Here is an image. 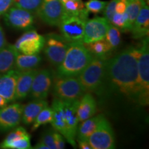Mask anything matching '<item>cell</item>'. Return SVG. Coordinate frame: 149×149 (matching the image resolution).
<instances>
[{
	"mask_svg": "<svg viewBox=\"0 0 149 149\" xmlns=\"http://www.w3.org/2000/svg\"><path fill=\"white\" fill-rule=\"evenodd\" d=\"M140 53V47L130 46L107 59L104 91L108 88L112 93L138 103V59Z\"/></svg>",
	"mask_w": 149,
	"mask_h": 149,
	"instance_id": "1",
	"label": "cell"
},
{
	"mask_svg": "<svg viewBox=\"0 0 149 149\" xmlns=\"http://www.w3.org/2000/svg\"><path fill=\"white\" fill-rule=\"evenodd\" d=\"M93 57V55L82 42L70 43L64 59L57 66L56 77H77Z\"/></svg>",
	"mask_w": 149,
	"mask_h": 149,
	"instance_id": "2",
	"label": "cell"
},
{
	"mask_svg": "<svg viewBox=\"0 0 149 149\" xmlns=\"http://www.w3.org/2000/svg\"><path fill=\"white\" fill-rule=\"evenodd\" d=\"M107 57H95L79 75L77 76L84 93H103L107 72Z\"/></svg>",
	"mask_w": 149,
	"mask_h": 149,
	"instance_id": "3",
	"label": "cell"
},
{
	"mask_svg": "<svg viewBox=\"0 0 149 149\" xmlns=\"http://www.w3.org/2000/svg\"><path fill=\"white\" fill-rule=\"evenodd\" d=\"M140 55L138 59L139 99L138 104L147 106L149 103V46L148 36L143 39L140 45Z\"/></svg>",
	"mask_w": 149,
	"mask_h": 149,
	"instance_id": "4",
	"label": "cell"
},
{
	"mask_svg": "<svg viewBox=\"0 0 149 149\" xmlns=\"http://www.w3.org/2000/svg\"><path fill=\"white\" fill-rule=\"evenodd\" d=\"M88 11L84 9L79 15H67L58 26L62 36L68 42H82L85 24L88 20Z\"/></svg>",
	"mask_w": 149,
	"mask_h": 149,
	"instance_id": "5",
	"label": "cell"
},
{
	"mask_svg": "<svg viewBox=\"0 0 149 149\" xmlns=\"http://www.w3.org/2000/svg\"><path fill=\"white\" fill-rule=\"evenodd\" d=\"M53 91L56 98L66 101L80 100L85 93L77 77H56Z\"/></svg>",
	"mask_w": 149,
	"mask_h": 149,
	"instance_id": "6",
	"label": "cell"
},
{
	"mask_svg": "<svg viewBox=\"0 0 149 149\" xmlns=\"http://www.w3.org/2000/svg\"><path fill=\"white\" fill-rule=\"evenodd\" d=\"M70 42L61 35L51 33L45 37L44 53L52 65L58 66L62 62L69 46Z\"/></svg>",
	"mask_w": 149,
	"mask_h": 149,
	"instance_id": "7",
	"label": "cell"
},
{
	"mask_svg": "<svg viewBox=\"0 0 149 149\" xmlns=\"http://www.w3.org/2000/svg\"><path fill=\"white\" fill-rule=\"evenodd\" d=\"M92 149H113L115 148L114 132L106 117L103 116L97 126L88 139Z\"/></svg>",
	"mask_w": 149,
	"mask_h": 149,
	"instance_id": "8",
	"label": "cell"
},
{
	"mask_svg": "<svg viewBox=\"0 0 149 149\" xmlns=\"http://www.w3.org/2000/svg\"><path fill=\"white\" fill-rule=\"evenodd\" d=\"M36 15L48 25L58 26L66 12L60 0H43Z\"/></svg>",
	"mask_w": 149,
	"mask_h": 149,
	"instance_id": "9",
	"label": "cell"
},
{
	"mask_svg": "<svg viewBox=\"0 0 149 149\" xmlns=\"http://www.w3.org/2000/svg\"><path fill=\"white\" fill-rule=\"evenodd\" d=\"M45 37L35 31H29L24 33L15 44V47L19 53L24 55H36L44 48Z\"/></svg>",
	"mask_w": 149,
	"mask_h": 149,
	"instance_id": "10",
	"label": "cell"
},
{
	"mask_svg": "<svg viewBox=\"0 0 149 149\" xmlns=\"http://www.w3.org/2000/svg\"><path fill=\"white\" fill-rule=\"evenodd\" d=\"M7 26L18 30H29L34 23V15L23 8L13 6L3 14Z\"/></svg>",
	"mask_w": 149,
	"mask_h": 149,
	"instance_id": "11",
	"label": "cell"
},
{
	"mask_svg": "<svg viewBox=\"0 0 149 149\" xmlns=\"http://www.w3.org/2000/svg\"><path fill=\"white\" fill-rule=\"evenodd\" d=\"M110 25L111 23L102 17H95L87 20L85 24L83 44H89L103 40L105 38Z\"/></svg>",
	"mask_w": 149,
	"mask_h": 149,
	"instance_id": "12",
	"label": "cell"
},
{
	"mask_svg": "<svg viewBox=\"0 0 149 149\" xmlns=\"http://www.w3.org/2000/svg\"><path fill=\"white\" fill-rule=\"evenodd\" d=\"M52 86L51 72L47 69L37 70L30 91L31 97L33 100H46Z\"/></svg>",
	"mask_w": 149,
	"mask_h": 149,
	"instance_id": "13",
	"label": "cell"
},
{
	"mask_svg": "<svg viewBox=\"0 0 149 149\" xmlns=\"http://www.w3.org/2000/svg\"><path fill=\"white\" fill-rule=\"evenodd\" d=\"M23 107L22 104L15 103L0 109V130L13 129L20 124Z\"/></svg>",
	"mask_w": 149,
	"mask_h": 149,
	"instance_id": "14",
	"label": "cell"
},
{
	"mask_svg": "<svg viewBox=\"0 0 149 149\" xmlns=\"http://www.w3.org/2000/svg\"><path fill=\"white\" fill-rule=\"evenodd\" d=\"M66 119L67 138L66 141L73 147H75V137L79 124L77 116V109L79 103V100L73 101L62 100Z\"/></svg>",
	"mask_w": 149,
	"mask_h": 149,
	"instance_id": "15",
	"label": "cell"
},
{
	"mask_svg": "<svg viewBox=\"0 0 149 149\" xmlns=\"http://www.w3.org/2000/svg\"><path fill=\"white\" fill-rule=\"evenodd\" d=\"M20 72L12 69L0 75V95L8 101H15L17 80Z\"/></svg>",
	"mask_w": 149,
	"mask_h": 149,
	"instance_id": "16",
	"label": "cell"
},
{
	"mask_svg": "<svg viewBox=\"0 0 149 149\" xmlns=\"http://www.w3.org/2000/svg\"><path fill=\"white\" fill-rule=\"evenodd\" d=\"M130 32L135 39H141L148 36L149 33V8L146 1L143 3L138 15L135 19Z\"/></svg>",
	"mask_w": 149,
	"mask_h": 149,
	"instance_id": "17",
	"label": "cell"
},
{
	"mask_svg": "<svg viewBox=\"0 0 149 149\" xmlns=\"http://www.w3.org/2000/svg\"><path fill=\"white\" fill-rule=\"evenodd\" d=\"M36 72V68L20 72L16 84L15 100H23L28 96L31 91L33 78Z\"/></svg>",
	"mask_w": 149,
	"mask_h": 149,
	"instance_id": "18",
	"label": "cell"
},
{
	"mask_svg": "<svg viewBox=\"0 0 149 149\" xmlns=\"http://www.w3.org/2000/svg\"><path fill=\"white\" fill-rule=\"evenodd\" d=\"M97 111V103L91 93H86L79 100L77 109V116L79 122L94 116Z\"/></svg>",
	"mask_w": 149,
	"mask_h": 149,
	"instance_id": "19",
	"label": "cell"
},
{
	"mask_svg": "<svg viewBox=\"0 0 149 149\" xmlns=\"http://www.w3.org/2000/svg\"><path fill=\"white\" fill-rule=\"evenodd\" d=\"M18 51L12 44H6L0 51V75L13 69Z\"/></svg>",
	"mask_w": 149,
	"mask_h": 149,
	"instance_id": "20",
	"label": "cell"
},
{
	"mask_svg": "<svg viewBox=\"0 0 149 149\" xmlns=\"http://www.w3.org/2000/svg\"><path fill=\"white\" fill-rule=\"evenodd\" d=\"M48 107V102L45 100H35L23 107L22 120L25 125L33 124L37 115L44 108Z\"/></svg>",
	"mask_w": 149,
	"mask_h": 149,
	"instance_id": "21",
	"label": "cell"
},
{
	"mask_svg": "<svg viewBox=\"0 0 149 149\" xmlns=\"http://www.w3.org/2000/svg\"><path fill=\"white\" fill-rule=\"evenodd\" d=\"M42 61L39 54L36 55H24L18 53L17 55L14 68L19 72L26 71L36 68Z\"/></svg>",
	"mask_w": 149,
	"mask_h": 149,
	"instance_id": "22",
	"label": "cell"
},
{
	"mask_svg": "<svg viewBox=\"0 0 149 149\" xmlns=\"http://www.w3.org/2000/svg\"><path fill=\"white\" fill-rule=\"evenodd\" d=\"M103 116L104 115H102L93 116L81 122V124L77 127V133H76L77 140H88L89 137L95 130L99 122Z\"/></svg>",
	"mask_w": 149,
	"mask_h": 149,
	"instance_id": "23",
	"label": "cell"
},
{
	"mask_svg": "<svg viewBox=\"0 0 149 149\" xmlns=\"http://www.w3.org/2000/svg\"><path fill=\"white\" fill-rule=\"evenodd\" d=\"M144 2V0H126V8L125 13L127 17V23H126L125 32L131 31L135 19L138 15L139 10Z\"/></svg>",
	"mask_w": 149,
	"mask_h": 149,
	"instance_id": "24",
	"label": "cell"
},
{
	"mask_svg": "<svg viewBox=\"0 0 149 149\" xmlns=\"http://www.w3.org/2000/svg\"><path fill=\"white\" fill-rule=\"evenodd\" d=\"M84 44L89 52L95 57H107L106 55L112 51L111 47L105 39Z\"/></svg>",
	"mask_w": 149,
	"mask_h": 149,
	"instance_id": "25",
	"label": "cell"
},
{
	"mask_svg": "<svg viewBox=\"0 0 149 149\" xmlns=\"http://www.w3.org/2000/svg\"><path fill=\"white\" fill-rule=\"evenodd\" d=\"M53 111L52 108L46 107L40 111V113L37 115L34 122H33V126L31 128L32 131H35L37 128H40L42 125L51 123L53 121Z\"/></svg>",
	"mask_w": 149,
	"mask_h": 149,
	"instance_id": "26",
	"label": "cell"
},
{
	"mask_svg": "<svg viewBox=\"0 0 149 149\" xmlns=\"http://www.w3.org/2000/svg\"><path fill=\"white\" fill-rule=\"evenodd\" d=\"M104 39L113 51V49L117 48V46L120 44L121 33L120 29L111 24Z\"/></svg>",
	"mask_w": 149,
	"mask_h": 149,
	"instance_id": "27",
	"label": "cell"
},
{
	"mask_svg": "<svg viewBox=\"0 0 149 149\" xmlns=\"http://www.w3.org/2000/svg\"><path fill=\"white\" fill-rule=\"evenodd\" d=\"M64 10L67 15H79L84 10L85 6L81 1L76 0H66L62 1Z\"/></svg>",
	"mask_w": 149,
	"mask_h": 149,
	"instance_id": "28",
	"label": "cell"
},
{
	"mask_svg": "<svg viewBox=\"0 0 149 149\" xmlns=\"http://www.w3.org/2000/svg\"><path fill=\"white\" fill-rule=\"evenodd\" d=\"M43 0H14L13 6L37 14Z\"/></svg>",
	"mask_w": 149,
	"mask_h": 149,
	"instance_id": "29",
	"label": "cell"
},
{
	"mask_svg": "<svg viewBox=\"0 0 149 149\" xmlns=\"http://www.w3.org/2000/svg\"><path fill=\"white\" fill-rule=\"evenodd\" d=\"M31 137L29 134L17 137L13 140L8 143L3 148L11 149H29L31 148Z\"/></svg>",
	"mask_w": 149,
	"mask_h": 149,
	"instance_id": "30",
	"label": "cell"
},
{
	"mask_svg": "<svg viewBox=\"0 0 149 149\" xmlns=\"http://www.w3.org/2000/svg\"><path fill=\"white\" fill-rule=\"evenodd\" d=\"M107 3V1L101 0H88L85 3L84 6L88 12L93 14H98L104 12Z\"/></svg>",
	"mask_w": 149,
	"mask_h": 149,
	"instance_id": "31",
	"label": "cell"
},
{
	"mask_svg": "<svg viewBox=\"0 0 149 149\" xmlns=\"http://www.w3.org/2000/svg\"><path fill=\"white\" fill-rule=\"evenodd\" d=\"M126 23H127V17L125 13L123 14L115 13L113 16L111 24L116 26L118 29H120L122 31H125Z\"/></svg>",
	"mask_w": 149,
	"mask_h": 149,
	"instance_id": "32",
	"label": "cell"
},
{
	"mask_svg": "<svg viewBox=\"0 0 149 149\" xmlns=\"http://www.w3.org/2000/svg\"><path fill=\"white\" fill-rule=\"evenodd\" d=\"M54 130H49L43 134L42 138L40 139L41 142L44 143L46 144L49 149H57L56 147L55 140H54L53 137Z\"/></svg>",
	"mask_w": 149,
	"mask_h": 149,
	"instance_id": "33",
	"label": "cell"
},
{
	"mask_svg": "<svg viewBox=\"0 0 149 149\" xmlns=\"http://www.w3.org/2000/svg\"><path fill=\"white\" fill-rule=\"evenodd\" d=\"M118 0H111L109 2L107 3L105 8L104 10V17L111 23L113 16L115 13V6Z\"/></svg>",
	"mask_w": 149,
	"mask_h": 149,
	"instance_id": "34",
	"label": "cell"
},
{
	"mask_svg": "<svg viewBox=\"0 0 149 149\" xmlns=\"http://www.w3.org/2000/svg\"><path fill=\"white\" fill-rule=\"evenodd\" d=\"M53 137L57 149H63L65 147V141L63 135L54 130Z\"/></svg>",
	"mask_w": 149,
	"mask_h": 149,
	"instance_id": "35",
	"label": "cell"
},
{
	"mask_svg": "<svg viewBox=\"0 0 149 149\" xmlns=\"http://www.w3.org/2000/svg\"><path fill=\"white\" fill-rule=\"evenodd\" d=\"M14 0H0V15L3 14L13 6Z\"/></svg>",
	"mask_w": 149,
	"mask_h": 149,
	"instance_id": "36",
	"label": "cell"
},
{
	"mask_svg": "<svg viewBox=\"0 0 149 149\" xmlns=\"http://www.w3.org/2000/svg\"><path fill=\"white\" fill-rule=\"evenodd\" d=\"M6 44L7 43L5 37V34L4 33H3L2 28L0 26V51H1Z\"/></svg>",
	"mask_w": 149,
	"mask_h": 149,
	"instance_id": "37",
	"label": "cell"
},
{
	"mask_svg": "<svg viewBox=\"0 0 149 149\" xmlns=\"http://www.w3.org/2000/svg\"><path fill=\"white\" fill-rule=\"evenodd\" d=\"M79 147L81 149H92L88 140H77Z\"/></svg>",
	"mask_w": 149,
	"mask_h": 149,
	"instance_id": "38",
	"label": "cell"
},
{
	"mask_svg": "<svg viewBox=\"0 0 149 149\" xmlns=\"http://www.w3.org/2000/svg\"><path fill=\"white\" fill-rule=\"evenodd\" d=\"M8 103L9 102L6 100V99H5L4 97H3L2 96L0 95V109L7 106Z\"/></svg>",
	"mask_w": 149,
	"mask_h": 149,
	"instance_id": "39",
	"label": "cell"
},
{
	"mask_svg": "<svg viewBox=\"0 0 149 149\" xmlns=\"http://www.w3.org/2000/svg\"><path fill=\"white\" fill-rule=\"evenodd\" d=\"M34 148H37V149H49V148L46 146V144H44V143L41 142L40 141L39 143H37V144L35 145Z\"/></svg>",
	"mask_w": 149,
	"mask_h": 149,
	"instance_id": "40",
	"label": "cell"
},
{
	"mask_svg": "<svg viewBox=\"0 0 149 149\" xmlns=\"http://www.w3.org/2000/svg\"><path fill=\"white\" fill-rule=\"evenodd\" d=\"M60 1L62 2V1H66V0H60ZM76 1H81V0H76Z\"/></svg>",
	"mask_w": 149,
	"mask_h": 149,
	"instance_id": "41",
	"label": "cell"
},
{
	"mask_svg": "<svg viewBox=\"0 0 149 149\" xmlns=\"http://www.w3.org/2000/svg\"><path fill=\"white\" fill-rule=\"evenodd\" d=\"M144 1H146V0H144ZM147 1H148V0H147Z\"/></svg>",
	"mask_w": 149,
	"mask_h": 149,
	"instance_id": "42",
	"label": "cell"
}]
</instances>
